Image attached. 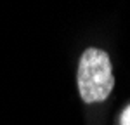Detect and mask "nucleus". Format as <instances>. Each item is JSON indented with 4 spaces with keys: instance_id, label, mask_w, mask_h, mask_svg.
Returning <instances> with one entry per match:
<instances>
[{
    "instance_id": "f03ea898",
    "label": "nucleus",
    "mask_w": 130,
    "mask_h": 125,
    "mask_svg": "<svg viewBox=\"0 0 130 125\" xmlns=\"http://www.w3.org/2000/svg\"><path fill=\"white\" fill-rule=\"evenodd\" d=\"M120 125H130V106H127L121 113V118H120Z\"/></svg>"
},
{
    "instance_id": "f257e3e1",
    "label": "nucleus",
    "mask_w": 130,
    "mask_h": 125,
    "mask_svg": "<svg viewBox=\"0 0 130 125\" xmlns=\"http://www.w3.org/2000/svg\"><path fill=\"white\" fill-rule=\"evenodd\" d=\"M78 90L85 103H101L113 90L115 76L109 56L101 49H87L78 63Z\"/></svg>"
}]
</instances>
